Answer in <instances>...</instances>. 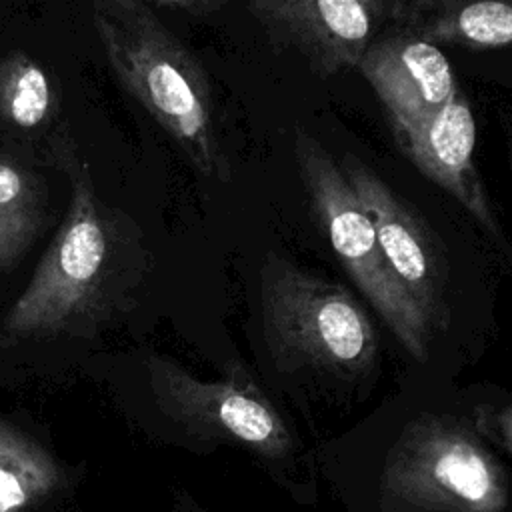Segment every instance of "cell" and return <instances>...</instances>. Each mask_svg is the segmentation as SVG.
I'll return each instance as SVG.
<instances>
[{"label":"cell","instance_id":"1","mask_svg":"<svg viewBox=\"0 0 512 512\" xmlns=\"http://www.w3.org/2000/svg\"><path fill=\"white\" fill-rule=\"evenodd\" d=\"M56 158L70 180V206L4 320L6 344L54 338L104 320L128 302L138 280L132 276L134 256L142 254L128 232V220L98 196L90 168L72 140L58 144Z\"/></svg>","mask_w":512,"mask_h":512},{"label":"cell","instance_id":"2","mask_svg":"<svg viewBox=\"0 0 512 512\" xmlns=\"http://www.w3.org/2000/svg\"><path fill=\"white\" fill-rule=\"evenodd\" d=\"M94 26L122 88L206 178L230 180L214 102L200 62L144 0H98Z\"/></svg>","mask_w":512,"mask_h":512},{"label":"cell","instance_id":"3","mask_svg":"<svg viewBox=\"0 0 512 512\" xmlns=\"http://www.w3.org/2000/svg\"><path fill=\"white\" fill-rule=\"evenodd\" d=\"M266 342L280 366L338 376L370 368L378 338L366 310L342 286L270 256L262 268Z\"/></svg>","mask_w":512,"mask_h":512},{"label":"cell","instance_id":"4","mask_svg":"<svg viewBox=\"0 0 512 512\" xmlns=\"http://www.w3.org/2000/svg\"><path fill=\"white\" fill-rule=\"evenodd\" d=\"M310 210L338 260L410 356L424 362L432 324L388 268L374 226L332 154L308 132L294 140Z\"/></svg>","mask_w":512,"mask_h":512},{"label":"cell","instance_id":"5","mask_svg":"<svg viewBox=\"0 0 512 512\" xmlns=\"http://www.w3.org/2000/svg\"><path fill=\"white\" fill-rule=\"evenodd\" d=\"M388 496L442 512H504L508 476L466 424L424 414L412 420L384 466Z\"/></svg>","mask_w":512,"mask_h":512},{"label":"cell","instance_id":"6","mask_svg":"<svg viewBox=\"0 0 512 512\" xmlns=\"http://www.w3.org/2000/svg\"><path fill=\"white\" fill-rule=\"evenodd\" d=\"M146 372L154 404L186 436L244 446L266 458L292 452L282 416L240 370H230L222 380H200L178 362L152 354Z\"/></svg>","mask_w":512,"mask_h":512},{"label":"cell","instance_id":"7","mask_svg":"<svg viewBox=\"0 0 512 512\" xmlns=\"http://www.w3.org/2000/svg\"><path fill=\"white\" fill-rule=\"evenodd\" d=\"M434 2L386 0H254L250 14L276 46L300 52L320 76L360 66L380 18L418 24Z\"/></svg>","mask_w":512,"mask_h":512},{"label":"cell","instance_id":"8","mask_svg":"<svg viewBox=\"0 0 512 512\" xmlns=\"http://www.w3.org/2000/svg\"><path fill=\"white\" fill-rule=\"evenodd\" d=\"M338 166L374 226L388 268L434 326L444 312L446 286L444 262L434 240L414 212L358 158L346 154Z\"/></svg>","mask_w":512,"mask_h":512},{"label":"cell","instance_id":"9","mask_svg":"<svg viewBox=\"0 0 512 512\" xmlns=\"http://www.w3.org/2000/svg\"><path fill=\"white\" fill-rule=\"evenodd\" d=\"M358 68L388 110L394 134L426 124L458 92L444 52L418 36L370 44Z\"/></svg>","mask_w":512,"mask_h":512},{"label":"cell","instance_id":"10","mask_svg":"<svg viewBox=\"0 0 512 512\" xmlns=\"http://www.w3.org/2000/svg\"><path fill=\"white\" fill-rule=\"evenodd\" d=\"M408 160L432 182L452 194L496 242L504 244L486 188L474 164V114L458 90L426 124L394 134Z\"/></svg>","mask_w":512,"mask_h":512},{"label":"cell","instance_id":"11","mask_svg":"<svg viewBox=\"0 0 512 512\" xmlns=\"http://www.w3.org/2000/svg\"><path fill=\"white\" fill-rule=\"evenodd\" d=\"M86 466L62 458L48 440L0 414V512H66Z\"/></svg>","mask_w":512,"mask_h":512},{"label":"cell","instance_id":"12","mask_svg":"<svg viewBox=\"0 0 512 512\" xmlns=\"http://www.w3.org/2000/svg\"><path fill=\"white\" fill-rule=\"evenodd\" d=\"M418 38L430 44H460L466 48L512 46V2H434L418 22Z\"/></svg>","mask_w":512,"mask_h":512},{"label":"cell","instance_id":"13","mask_svg":"<svg viewBox=\"0 0 512 512\" xmlns=\"http://www.w3.org/2000/svg\"><path fill=\"white\" fill-rule=\"evenodd\" d=\"M58 108L50 72L24 52L0 60V124L20 132L44 128Z\"/></svg>","mask_w":512,"mask_h":512},{"label":"cell","instance_id":"14","mask_svg":"<svg viewBox=\"0 0 512 512\" xmlns=\"http://www.w3.org/2000/svg\"><path fill=\"white\" fill-rule=\"evenodd\" d=\"M42 222V190L22 164L0 156V274L34 242Z\"/></svg>","mask_w":512,"mask_h":512},{"label":"cell","instance_id":"15","mask_svg":"<svg viewBox=\"0 0 512 512\" xmlns=\"http://www.w3.org/2000/svg\"><path fill=\"white\" fill-rule=\"evenodd\" d=\"M478 430L496 440L508 454H512V402L504 406L478 408Z\"/></svg>","mask_w":512,"mask_h":512},{"label":"cell","instance_id":"16","mask_svg":"<svg viewBox=\"0 0 512 512\" xmlns=\"http://www.w3.org/2000/svg\"><path fill=\"white\" fill-rule=\"evenodd\" d=\"M150 4L156 10H174L188 16H210L224 6V2L218 0H154Z\"/></svg>","mask_w":512,"mask_h":512}]
</instances>
